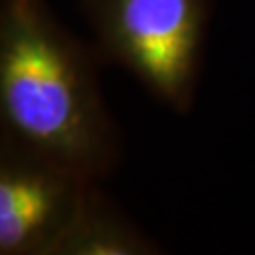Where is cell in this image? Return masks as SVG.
<instances>
[{
	"mask_svg": "<svg viewBox=\"0 0 255 255\" xmlns=\"http://www.w3.org/2000/svg\"><path fill=\"white\" fill-rule=\"evenodd\" d=\"M157 252V244L121 216L95 183L59 255H151Z\"/></svg>",
	"mask_w": 255,
	"mask_h": 255,
	"instance_id": "cell-4",
	"label": "cell"
},
{
	"mask_svg": "<svg viewBox=\"0 0 255 255\" xmlns=\"http://www.w3.org/2000/svg\"><path fill=\"white\" fill-rule=\"evenodd\" d=\"M2 138L91 180L119 159L91 55L53 17L44 0L0 4Z\"/></svg>",
	"mask_w": 255,
	"mask_h": 255,
	"instance_id": "cell-1",
	"label": "cell"
},
{
	"mask_svg": "<svg viewBox=\"0 0 255 255\" xmlns=\"http://www.w3.org/2000/svg\"><path fill=\"white\" fill-rule=\"evenodd\" d=\"M99 51L159 101L189 110L197 85L208 0H82Z\"/></svg>",
	"mask_w": 255,
	"mask_h": 255,
	"instance_id": "cell-2",
	"label": "cell"
},
{
	"mask_svg": "<svg viewBox=\"0 0 255 255\" xmlns=\"http://www.w3.org/2000/svg\"><path fill=\"white\" fill-rule=\"evenodd\" d=\"M97 180L0 142V255H59Z\"/></svg>",
	"mask_w": 255,
	"mask_h": 255,
	"instance_id": "cell-3",
	"label": "cell"
}]
</instances>
